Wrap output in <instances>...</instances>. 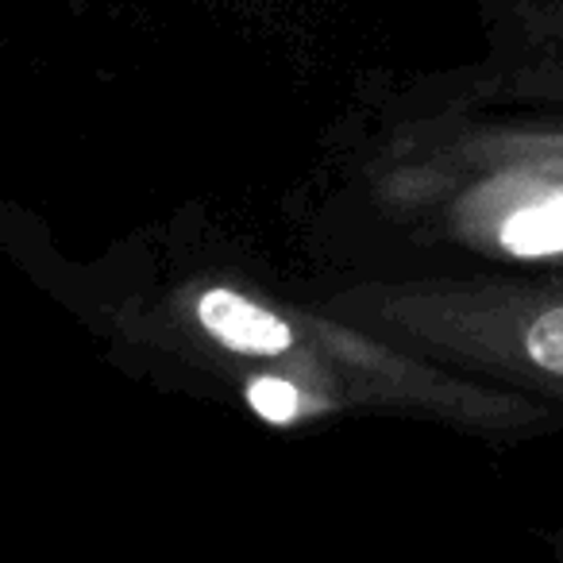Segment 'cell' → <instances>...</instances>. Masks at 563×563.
Here are the masks:
<instances>
[{
  "instance_id": "1",
  "label": "cell",
  "mask_w": 563,
  "mask_h": 563,
  "mask_svg": "<svg viewBox=\"0 0 563 563\" xmlns=\"http://www.w3.org/2000/svg\"><path fill=\"white\" fill-rule=\"evenodd\" d=\"M201 324L228 344L232 352H247V355H278L290 347V329L278 321L274 313L258 309L255 301L240 298L232 290H209L197 306Z\"/></svg>"
},
{
  "instance_id": "2",
  "label": "cell",
  "mask_w": 563,
  "mask_h": 563,
  "mask_svg": "<svg viewBox=\"0 0 563 563\" xmlns=\"http://www.w3.org/2000/svg\"><path fill=\"white\" fill-rule=\"evenodd\" d=\"M501 243L525 258L563 251V197H548V201L514 212L501 228Z\"/></svg>"
},
{
  "instance_id": "3",
  "label": "cell",
  "mask_w": 563,
  "mask_h": 563,
  "mask_svg": "<svg viewBox=\"0 0 563 563\" xmlns=\"http://www.w3.org/2000/svg\"><path fill=\"white\" fill-rule=\"evenodd\" d=\"M247 398H251V409L274 424L294 421V417H298V406H301L298 390H294L290 383H282V378H258V383H251Z\"/></svg>"
},
{
  "instance_id": "4",
  "label": "cell",
  "mask_w": 563,
  "mask_h": 563,
  "mask_svg": "<svg viewBox=\"0 0 563 563\" xmlns=\"http://www.w3.org/2000/svg\"><path fill=\"white\" fill-rule=\"evenodd\" d=\"M529 355L552 375H563V309L544 313L529 329Z\"/></svg>"
}]
</instances>
